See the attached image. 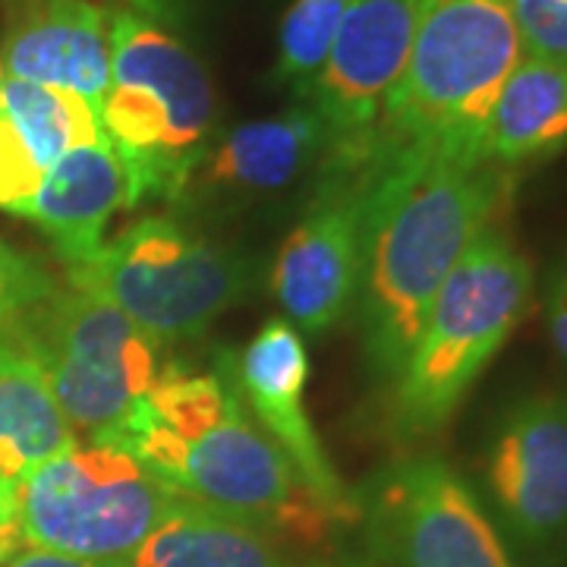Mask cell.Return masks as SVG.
Wrapping results in <instances>:
<instances>
[{
  "label": "cell",
  "mask_w": 567,
  "mask_h": 567,
  "mask_svg": "<svg viewBox=\"0 0 567 567\" xmlns=\"http://www.w3.org/2000/svg\"><path fill=\"white\" fill-rule=\"evenodd\" d=\"M189 502L244 520L293 551L328 548L350 527L249 416L234 353L215 369L162 365L155 385L107 439Z\"/></svg>",
  "instance_id": "6da1fadb"
},
{
  "label": "cell",
  "mask_w": 567,
  "mask_h": 567,
  "mask_svg": "<svg viewBox=\"0 0 567 567\" xmlns=\"http://www.w3.org/2000/svg\"><path fill=\"white\" fill-rule=\"evenodd\" d=\"M372 171L363 271L350 312L360 328L365 363L391 388L423 331L435 293L507 199L511 171L445 162L372 164Z\"/></svg>",
  "instance_id": "7a4b0ae2"
},
{
  "label": "cell",
  "mask_w": 567,
  "mask_h": 567,
  "mask_svg": "<svg viewBox=\"0 0 567 567\" xmlns=\"http://www.w3.org/2000/svg\"><path fill=\"white\" fill-rule=\"evenodd\" d=\"M524 48L507 0H425L404 73L372 140V164H492L486 133Z\"/></svg>",
  "instance_id": "3957f363"
},
{
  "label": "cell",
  "mask_w": 567,
  "mask_h": 567,
  "mask_svg": "<svg viewBox=\"0 0 567 567\" xmlns=\"http://www.w3.org/2000/svg\"><path fill=\"white\" fill-rule=\"evenodd\" d=\"M99 121L126 167L133 208L174 203L218 133V95L196 51L162 22L111 10V80Z\"/></svg>",
  "instance_id": "277c9868"
},
{
  "label": "cell",
  "mask_w": 567,
  "mask_h": 567,
  "mask_svg": "<svg viewBox=\"0 0 567 567\" xmlns=\"http://www.w3.org/2000/svg\"><path fill=\"white\" fill-rule=\"evenodd\" d=\"M533 278L527 256L498 227H486L466 246L391 385V423L401 442H423L445 429L524 322Z\"/></svg>",
  "instance_id": "5b68a950"
},
{
  "label": "cell",
  "mask_w": 567,
  "mask_h": 567,
  "mask_svg": "<svg viewBox=\"0 0 567 567\" xmlns=\"http://www.w3.org/2000/svg\"><path fill=\"white\" fill-rule=\"evenodd\" d=\"M66 284L117 306L158 344L208 331L252 287V265L203 227L148 215L126 224L102 249L66 268Z\"/></svg>",
  "instance_id": "8992f818"
},
{
  "label": "cell",
  "mask_w": 567,
  "mask_h": 567,
  "mask_svg": "<svg viewBox=\"0 0 567 567\" xmlns=\"http://www.w3.org/2000/svg\"><path fill=\"white\" fill-rule=\"evenodd\" d=\"M39 353L70 429L107 442L162 372V344L117 306L76 287H54L13 319Z\"/></svg>",
  "instance_id": "52a82bcc"
},
{
  "label": "cell",
  "mask_w": 567,
  "mask_h": 567,
  "mask_svg": "<svg viewBox=\"0 0 567 567\" xmlns=\"http://www.w3.org/2000/svg\"><path fill=\"white\" fill-rule=\"evenodd\" d=\"M174 495L123 447L73 445L17 483L22 546L121 565L162 520Z\"/></svg>",
  "instance_id": "ba28073f"
},
{
  "label": "cell",
  "mask_w": 567,
  "mask_h": 567,
  "mask_svg": "<svg viewBox=\"0 0 567 567\" xmlns=\"http://www.w3.org/2000/svg\"><path fill=\"white\" fill-rule=\"evenodd\" d=\"M353 498L382 567H517L483 498L442 457H401Z\"/></svg>",
  "instance_id": "9c48e42d"
},
{
  "label": "cell",
  "mask_w": 567,
  "mask_h": 567,
  "mask_svg": "<svg viewBox=\"0 0 567 567\" xmlns=\"http://www.w3.org/2000/svg\"><path fill=\"white\" fill-rule=\"evenodd\" d=\"M488 514L529 567L567 561V394H527L502 413L486 447Z\"/></svg>",
  "instance_id": "30bf717a"
},
{
  "label": "cell",
  "mask_w": 567,
  "mask_h": 567,
  "mask_svg": "<svg viewBox=\"0 0 567 567\" xmlns=\"http://www.w3.org/2000/svg\"><path fill=\"white\" fill-rule=\"evenodd\" d=\"M372 164H322L303 218L287 234L271 268V293L281 319L319 338L347 319L360 290Z\"/></svg>",
  "instance_id": "8fae6325"
},
{
  "label": "cell",
  "mask_w": 567,
  "mask_h": 567,
  "mask_svg": "<svg viewBox=\"0 0 567 567\" xmlns=\"http://www.w3.org/2000/svg\"><path fill=\"white\" fill-rule=\"evenodd\" d=\"M425 0H350L306 99L328 126L322 164H372V140L404 73Z\"/></svg>",
  "instance_id": "7c38bea8"
},
{
  "label": "cell",
  "mask_w": 567,
  "mask_h": 567,
  "mask_svg": "<svg viewBox=\"0 0 567 567\" xmlns=\"http://www.w3.org/2000/svg\"><path fill=\"white\" fill-rule=\"evenodd\" d=\"M324 152L328 126L312 104L240 123L215 133L171 205L196 218L240 215L319 174Z\"/></svg>",
  "instance_id": "4fadbf2b"
},
{
  "label": "cell",
  "mask_w": 567,
  "mask_h": 567,
  "mask_svg": "<svg viewBox=\"0 0 567 567\" xmlns=\"http://www.w3.org/2000/svg\"><path fill=\"white\" fill-rule=\"evenodd\" d=\"M234 379L256 425L297 466L309 488L350 527H357V498L328 461L322 439L306 413L309 353L303 334L287 319H268L262 331L240 350V357H234Z\"/></svg>",
  "instance_id": "5bb4252c"
},
{
  "label": "cell",
  "mask_w": 567,
  "mask_h": 567,
  "mask_svg": "<svg viewBox=\"0 0 567 567\" xmlns=\"http://www.w3.org/2000/svg\"><path fill=\"white\" fill-rule=\"evenodd\" d=\"M7 76L76 92L95 111L111 80V10L99 0H3Z\"/></svg>",
  "instance_id": "9a60e30c"
},
{
  "label": "cell",
  "mask_w": 567,
  "mask_h": 567,
  "mask_svg": "<svg viewBox=\"0 0 567 567\" xmlns=\"http://www.w3.org/2000/svg\"><path fill=\"white\" fill-rule=\"evenodd\" d=\"M117 212H133V186L107 136L66 152L29 208V221L54 244L66 268L92 259Z\"/></svg>",
  "instance_id": "2e32d148"
},
{
  "label": "cell",
  "mask_w": 567,
  "mask_h": 567,
  "mask_svg": "<svg viewBox=\"0 0 567 567\" xmlns=\"http://www.w3.org/2000/svg\"><path fill=\"white\" fill-rule=\"evenodd\" d=\"M80 445L39 353L13 322L0 324V473L13 483Z\"/></svg>",
  "instance_id": "e0dca14e"
},
{
  "label": "cell",
  "mask_w": 567,
  "mask_h": 567,
  "mask_svg": "<svg viewBox=\"0 0 567 567\" xmlns=\"http://www.w3.org/2000/svg\"><path fill=\"white\" fill-rule=\"evenodd\" d=\"M121 567H306L300 551L281 546L244 520L174 495L162 520Z\"/></svg>",
  "instance_id": "ac0fdd59"
},
{
  "label": "cell",
  "mask_w": 567,
  "mask_h": 567,
  "mask_svg": "<svg viewBox=\"0 0 567 567\" xmlns=\"http://www.w3.org/2000/svg\"><path fill=\"white\" fill-rule=\"evenodd\" d=\"M567 148V63L520 58L502 85L486 133L488 162L514 171Z\"/></svg>",
  "instance_id": "d6986e66"
},
{
  "label": "cell",
  "mask_w": 567,
  "mask_h": 567,
  "mask_svg": "<svg viewBox=\"0 0 567 567\" xmlns=\"http://www.w3.org/2000/svg\"><path fill=\"white\" fill-rule=\"evenodd\" d=\"M3 111L48 174L66 152L104 140L99 111L76 92L39 85V82L3 80Z\"/></svg>",
  "instance_id": "ffe728a7"
},
{
  "label": "cell",
  "mask_w": 567,
  "mask_h": 567,
  "mask_svg": "<svg viewBox=\"0 0 567 567\" xmlns=\"http://www.w3.org/2000/svg\"><path fill=\"white\" fill-rule=\"evenodd\" d=\"M347 7L350 0H293L287 7L278 32L275 80L306 99Z\"/></svg>",
  "instance_id": "44dd1931"
},
{
  "label": "cell",
  "mask_w": 567,
  "mask_h": 567,
  "mask_svg": "<svg viewBox=\"0 0 567 567\" xmlns=\"http://www.w3.org/2000/svg\"><path fill=\"white\" fill-rule=\"evenodd\" d=\"M44 171L25 148V142L10 123L7 111L0 114V212L29 218V208L39 196Z\"/></svg>",
  "instance_id": "7402d4cb"
},
{
  "label": "cell",
  "mask_w": 567,
  "mask_h": 567,
  "mask_svg": "<svg viewBox=\"0 0 567 567\" xmlns=\"http://www.w3.org/2000/svg\"><path fill=\"white\" fill-rule=\"evenodd\" d=\"M527 58L567 63V0H507Z\"/></svg>",
  "instance_id": "603a6c76"
},
{
  "label": "cell",
  "mask_w": 567,
  "mask_h": 567,
  "mask_svg": "<svg viewBox=\"0 0 567 567\" xmlns=\"http://www.w3.org/2000/svg\"><path fill=\"white\" fill-rule=\"evenodd\" d=\"M54 287L58 284L35 259L22 256L0 237V324L13 322L25 309L41 303L48 293H54Z\"/></svg>",
  "instance_id": "cb8c5ba5"
},
{
  "label": "cell",
  "mask_w": 567,
  "mask_h": 567,
  "mask_svg": "<svg viewBox=\"0 0 567 567\" xmlns=\"http://www.w3.org/2000/svg\"><path fill=\"white\" fill-rule=\"evenodd\" d=\"M546 328L555 353L567 365V256L565 262L551 271V281L546 290Z\"/></svg>",
  "instance_id": "d4e9b609"
},
{
  "label": "cell",
  "mask_w": 567,
  "mask_h": 567,
  "mask_svg": "<svg viewBox=\"0 0 567 567\" xmlns=\"http://www.w3.org/2000/svg\"><path fill=\"white\" fill-rule=\"evenodd\" d=\"M20 533V502H17V483L0 473V567L7 565L17 551H22Z\"/></svg>",
  "instance_id": "484cf974"
},
{
  "label": "cell",
  "mask_w": 567,
  "mask_h": 567,
  "mask_svg": "<svg viewBox=\"0 0 567 567\" xmlns=\"http://www.w3.org/2000/svg\"><path fill=\"white\" fill-rule=\"evenodd\" d=\"M123 3H126V10L140 13L145 20L162 22L167 29H177L203 0H123Z\"/></svg>",
  "instance_id": "4316f807"
},
{
  "label": "cell",
  "mask_w": 567,
  "mask_h": 567,
  "mask_svg": "<svg viewBox=\"0 0 567 567\" xmlns=\"http://www.w3.org/2000/svg\"><path fill=\"white\" fill-rule=\"evenodd\" d=\"M3 567H121V565H95V561H76V558H63L51 555L41 548H22Z\"/></svg>",
  "instance_id": "83f0119b"
},
{
  "label": "cell",
  "mask_w": 567,
  "mask_h": 567,
  "mask_svg": "<svg viewBox=\"0 0 567 567\" xmlns=\"http://www.w3.org/2000/svg\"><path fill=\"white\" fill-rule=\"evenodd\" d=\"M3 80H7V70H3V61H0V114H3Z\"/></svg>",
  "instance_id": "f1b7e54d"
}]
</instances>
